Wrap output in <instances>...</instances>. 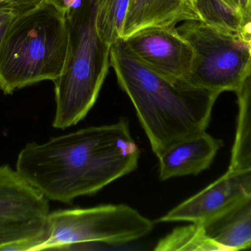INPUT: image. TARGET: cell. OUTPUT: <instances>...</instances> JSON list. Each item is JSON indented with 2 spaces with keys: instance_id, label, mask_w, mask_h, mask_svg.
<instances>
[{
  "instance_id": "cell-1",
  "label": "cell",
  "mask_w": 251,
  "mask_h": 251,
  "mask_svg": "<svg viewBox=\"0 0 251 251\" xmlns=\"http://www.w3.org/2000/svg\"><path fill=\"white\" fill-rule=\"evenodd\" d=\"M140 150L126 118L32 142L21 150L18 173L49 200L71 203L133 172Z\"/></svg>"
},
{
  "instance_id": "cell-2",
  "label": "cell",
  "mask_w": 251,
  "mask_h": 251,
  "mask_svg": "<svg viewBox=\"0 0 251 251\" xmlns=\"http://www.w3.org/2000/svg\"><path fill=\"white\" fill-rule=\"evenodd\" d=\"M110 66L132 102L153 153L206 131L220 93L173 82L143 63L123 38L110 46Z\"/></svg>"
},
{
  "instance_id": "cell-3",
  "label": "cell",
  "mask_w": 251,
  "mask_h": 251,
  "mask_svg": "<svg viewBox=\"0 0 251 251\" xmlns=\"http://www.w3.org/2000/svg\"><path fill=\"white\" fill-rule=\"evenodd\" d=\"M101 0H78L65 13L69 50L64 69L54 81L53 127L64 130L86 116L97 102L110 66V45L97 26Z\"/></svg>"
},
{
  "instance_id": "cell-4",
  "label": "cell",
  "mask_w": 251,
  "mask_h": 251,
  "mask_svg": "<svg viewBox=\"0 0 251 251\" xmlns=\"http://www.w3.org/2000/svg\"><path fill=\"white\" fill-rule=\"evenodd\" d=\"M66 18L44 1L19 13L0 48V89L4 94L60 76L67 58Z\"/></svg>"
},
{
  "instance_id": "cell-5",
  "label": "cell",
  "mask_w": 251,
  "mask_h": 251,
  "mask_svg": "<svg viewBox=\"0 0 251 251\" xmlns=\"http://www.w3.org/2000/svg\"><path fill=\"white\" fill-rule=\"evenodd\" d=\"M176 29L194 51L187 82L220 94L236 92L251 66L249 46L241 35L201 20L184 21Z\"/></svg>"
},
{
  "instance_id": "cell-6",
  "label": "cell",
  "mask_w": 251,
  "mask_h": 251,
  "mask_svg": "<svg viewBox=\"0 0 251 251\" xmlns=\"http://www.w3.org/2000/svg\"><path fill=\"white\" fill-rule=\"evenodd\" d=\"M50 237L37 251L66 250L90 242L124 244L147 236L153 223L126 205L56 211L49 215Z\"/></svg>"
},
{
  "instance_id": "cell-7",
  "label": "cell",
  "mask_w": 251,
  "mask_h": 251,
  "mask_svg": "<svg viewBox=\"0 0 251 251\" xmlns=\"http://www.w3.org/2000/svg\"><path fill=\"white\" fill-rule=\"evenodd\" d=\"M131 51L151 69L173 82L186 81L194 51L176 26L150 27L125 38Z\"/></svg>"
},
{
  "instance_id": "cell-8",
  "label": "cell",
  "mask_w": 251,
  "mask_h": 251,
  "mask_svg": "<svg viewBox=\"0 0 251 251\" xmlns=\"http://www.w3.org/2000/svg\"><path fill=\"white\" fill-rule=\"evenodd\" d=\"M251 194V169L227 171L193 197L157 220L159 223L186 221L204 225L218 218Z\"/></svg>"
},
{
  "instance_id": "cell-9",
  "label": "cell",
  "mask_w": 251,
  "mask_h": 251,
  "mask_svg": "<svg viewBox=\"0 0 251 251\" xmlns=\"http://www.w3.org/2000/svg\"><path fill=\"white\" fill-rule=\"evenodd\" d=\"M222 141L206 131L177 141L159 153V178L198 175L208 169L213 162Z\"/></svg>"
},
{
  "instance_id": "cell-10",
  "label": "cell",
  "mask_w": 251,
  "mask_h": 251,
  "mask_svg": "<svg viewBox=\"0 0 251 251\" xmlns=\"http://www.w3.org/2000/svg\"><path fill=\"white\" fill-rule=\"evenodd\" d=\"M49 200L16 169L0 165V222L47 219Z\"/></svg>"
},
{
  "instance_id": "cell-11",
  "label": "cell",
  "mask_w": 251,
  "mask_h": 251,
  "mask_svg": "<svg viewBox=\"0 0 251 251\" xmlns=\"http://www.w3.org/2000/svg\"><path fill=\"white\" fill-rule=\"evenodd\" d=\"M187 20H200L185 0H129L122 38L150 27L176 26Z\"/></svg>"
},
{
  "instance_id": "cell-12",
  "label": "cell",
  "mask_w": 251,
  "mask_h": 251,
  "mask_svg": "<svg viewBox=\"0 0 251 251\" xmlns=\"http://www.w3.org/2000/svg\"><path fill=\"white\" fill-rule=\"evenodd\" d=\"M203 226L206 234L226 251L251 249V194Z\"/></svg>"
},
{
  "instance_id": "cell-13",
  "label": "cell",
  "mask_w": 251,
  "mask_h": 251,
  "mask_svg": "<svg viewBox=\"0 0 251 251\" xmlns=\"http://www.w3.org/2000/svg\"><path fill=\"white\" fill-rule=\"evenodd\" d=\"M155 251H226L206 234L201 224L193 223L174 229L159 240Z\"/></svg>"
},
{
  "instance_id": "cell-14",
  "label": "cell",
  "mask_w": 251,
  "mask_h": 251,
  "mask_svg": "<svg viewBox=\"0 0 251 251\" xmlns=\"http://www.w3.org/2000/svg\"><path fill=\"white\" fill-rule=\"evenodd\" d=\"M193 6L202 22L225 32L241 33V16L222 0H195Z\"/></svg>"
},
{
  "instance_id": "cell-15",
  "label": "cell",
  "mask_w": 251,
  "mask_h": 251,
  "mask_svg": "<svg viewBox=\"0 0 251 251\" xmlns=\"http://www.w3.org/2000/svg\"><path fill=\"white\" fill-rule=\"evenodd\" d=\"M129 0H101L97 26L104 42L111 46L122 38Z\"/></svg>"
},
{
  "instance_id": "cell-16",
  "label": "cell",
  "mask_w": 251,
  "mask_h": 251,
  "mask_svg": "<svg viewBox=\"0 0 251 251\" xmlns=\"http://www.w3.org/2000/svg\"><path fill=\"white\" fill-rule=\"evenodd\" d=\"M50 233L48 218L0 222V251L5 246L18 242L35 238L47 240Z\"/></svg>"
},
{
  "instance_id": "cell-17",
  "label": "cell",
  "mask_w": 251,
  "mask_h": 251,
  "mask_svg": "<svg viewBox=\"0 0 251 251\" xmlns=\"http://www.w3.org/2000/svg\"><path fill=\"white\" fill-rule=\"evenodd\" d=\"M44 1V0H0V7L4 12L19 14L37 7Z\"/></svg>"
},
{
  "instance_id": "cell-18",
  "label": "cell",
  "mask_w": 251,
  "mask_h": 251,
  "mask_svg": "<svg viewBox=\"0 0 251 251\" xmlns=\"http://www.w3.org/2000/svg\"><path fill=\"white\" fill-rule=\"evenodd\" d=\"M17 15L10 12H3L0 13V48L12 22Z\"/></svg>"
},
{
  "instance_id": "cell-19",
  "label": "cell",
  "mask_w": 251,
  "mask_h": 251,
  "mask_svg": "<svg viewBox=\"0 0 251 251\" xmlns=\"http://www.w3.org/2000/svg\"><path fill=\"white\" fill-rule=\"evenodd\" d=\"M77 1L78 0H44L46 2L52 4L63 14L70 10L77 2Z\"/></svg>"
},
{
  "instance_id": "cell-20",
  "label": "cell",
  "mask_w": 251,
  "mask_h": 251,
  "mask_svg": "<svg viewBox=\"0 0 251 251\" xmlns=\"http://www.w3.org/2000/svg\"><path fill=\"white\" fill-rule=\"evenodd\" d=\"M240 35L245 40V41L247 43L251 56V29H243V30H242Z\"/></svg>"
},
{
  "instance_id": "cell-21",
  "label": "cell",
  "mask_w": 251,
  "mask_h": 251,
  "mask_svg": "<svg viewBox=\"0 0 251 251\" xmlns=\"http://www.w3.org/2000/svg\"><path fill=\"white\" fill-rule=\"evenodd\" d=\"M224 1L227 5L229 6L231 8L234 9L236 12L240 15V0H222ZM242 18V17H241Z\"/></svg>"
},
{
  "instance_id": "cell-22",
  "label": "cell",
  "mask_w": 251,
  "mask_h": 251,
  "mask_svg": "<svg viewBox=\"0 0 251 251\" xmlns=\"http://www.w3.org/2000/svg\"><path fill=\"white\" fill-rule=\"evenodd\" d=\"M185 1H187V2L188 3V4H190V5L192 7H193V10H195L194 6H193L194 5L195 0H185ZM195 11H196V10H195Z\"/></svg>"
},
{
  "instance_id": "cell-23",
  "label": "cell",
  "mask_w": 251,
  "mask_h": 251,
  "mask_svg": "<svg viewBox=\"0 0 251 251\" xmlns=\"http://www.w3.org/2000/svg\"><path fill=\"white\" fill-rule=\"evenodd\" d=\"M3 12H4V10L1 9V7H0V13H3Z\"/></svg>"
},
{
  "instance_id": "cell-24",
  "label": "cell",
  "mask_w": 251,
  "mask_h": 251,
  "mask_svg": "<svg viewBox=\"0 0 251 251\" xmlns=\"http://www.w3.org/2000/svg\"></svg>"
}]
</instances>
